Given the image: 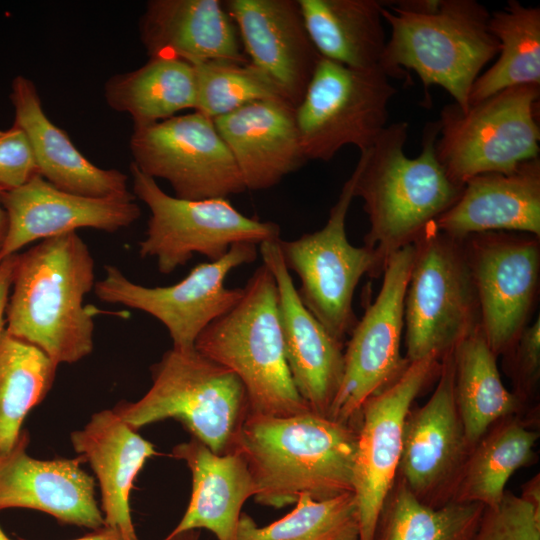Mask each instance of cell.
<instances>
[{"mask_svg": "<svg viewBox=\"0 0 540 540\" xmlns=\"http://www.w3.org/2000/svg\"><path fill=\"white\" fill-rule=\"evenodd\" d=\"M408 128L405 121L388 124L357 162L354 195L363 200L370 224L364 245L375 251L384 268L391 255L413 244L463 190L436 157L438 122L425 126L421 152L414 158L404 152Z\"/></svg>", "mask_w": 540, "mask_h": 540, "instance_id": "obj_4", "label": "cell"}, {"mask_svg": "<svg viewBox=\"0 0 540 540\" xmlns=\"http://www.w3.org/2000/svg\"><path fill=\"white\" fill-rule=\"evenodd\" d=\"M319 55L352 69L380 67L386 46L378 0H297Z\"/></svg>", "mask_w": 540, "mask_h": 540, "instance_id": "obj_28", "label": "cell"}, {"mask_svg": "<svg viewBox=\"0 0 540 540\" xmlns=\"http://www.w3.org/2000/svg\"><path fill=\"white\" fill-rule=\"evenodd\" d=\"M151 374L152 385L143 397L113 408L124 422L138 430L172 418L215 454L236 450L250 411L245 388L233 371L196 348L172 347Z\"/></svg>", "mask_w": 540, "mask_h": 540, "instance_id": "obj_6", "label": "cell"}, {"mask_svg": "<svg viewBox=\"0 0 540 540\" xmlns=\"http://www.w3.org/2000/svg\"><path fill=\"white\" fill-rule=\"evenodd\" d=\"M471 540H540V512L506 490L499 504L484 507Z\"/></svg>", "mask_w": 540, "mask_h": 540, "instance_id": "obj_37", "label": "cell"}, {"mask_svg": "<svg viewBox=\"0 0 540 540\" xmlns=\"http://www.w3.org/2000/svg\"><path fill=\"white\" fill-rule=\"evenodd\" d=\"M453 363L455 401L471 447L498 421L522 415L527 403L504 386L481 326L454 348Z\"/></svg>", "mask_w": 540, "mask_h": 540, "instance_id": "obj_29", "label": "cell"}, {"mask_svg": "<svg viewBox=\"0 0 540 540\" xmlns=\"http://www.w3.org/2000/svg\"><path fill=\"white\" fill-rule=\"evenodd\" d=\"M200 530L192 529L178 533H170L163 540H199Z\"/></svg>", "mask_w": 540, "mask_h": 540, "instance_id": "obj_43", "label": "cell"}, {"mask_svg": "<svg viewBox=\"0 0 540 540\" xmlns=\"http://www.w3.org/2000/svg\"><path fill=\"white\" fill-rule=\"evenodd\" d=\"M150 58L191 65L209 61L247 63L237 27L219 0H151L139 21Z\"/></svg>", "mask_w": 540, "mask_h": 540, "instance_id": "obj_23", "label": "cell"}, {"mask_svg": "<svg viewBox=\"0 0 540 540\" xmlns=\"http://www.w3.org/2000/svg\"><path fill=\"white\" fill-rule=\"evenodd\" d=\"M172 456L192 474V493L184 515L171 531L207 529L218 540H236L241 510L256 486L240 452L218 455L196 438L176 445Z\"/></svg>", "mask_w": 540, "mask_h": 540, "instance_id": "obj_27", "label": "cell"}, {"mask_svg": "<svg viewBox=\"0 0 540 540\" xmlns=\"http://www.w3.org/2000/svg\"><path fill=\"white\" fill-rule=\"evenodd\" d=\"M17 254L10 255L0 262V335L6 328V308L13 284Z\"/></svg>", "mask_w": 540, "mask_h": 540, "instance_id": "obj_40", "label": "cell"}, {"mask_svg": "<svg viewBox=\"0 0 540 540\" xmlns=\"http://www.w3.org/2000/svg\"><path fill=\"white\" fill-rule=\"evenodd\" d=\"M391 29L380 68L389 78H420L425 93L442 87L461 110L469 108L471 88L499 51L489 29L490 12L475 0L384 1Z\"/></svg>", "mask_w": 540, "mask_h": 540, "instance_id": "obj_3", "label": "cell"}, {"mask_svg": "<svg viewBox=\"0 0 540 540\" xmlns=\"http://www.w3.org/2000/svg\"><path fill=\"white\" fill-rule=\"evenodd\" d=\"M95 283L93 256L77 232L42 240L17 254L5 331L57 366L78 362L94 348L96 310L84 300Z\"/></svg>", "mask_w": 540, "mask_h": 540, "instance_id": "obj_1", "label": "cell"}, {"mask_svg": "<svg viewBox=\"0 0 540 540\" xmlns=\"http://www.w3.org/2000/svg\"><path fill=\"white\" fill-rule=\"evenodd\" d=\"M404 298L408 363L442 359L481 326L476 287L463 240L430 224L413 243Z\"/></svg>", "mask_w": 540, "mask_h": 540, "instance_id": "obj_7", "label": "cell"}, {"mask_svg": "<svg viewBox=\"0 0 540 540\" xmlns=\"http://www.w3.org/2000/svg\"><path fill=\"white\" fill-rule=\"evenodd\" d=\"M459 240L485 232H517L540 238V159L509 173L470 178L456 202L434 222Z\"/></svg>", "mask_w": 540, "mask_h": 540, "instance_id": "obj_24", "label": "cell"}, {"mask_svg": "<svg viewBox=\"0 0 540 540\" xmlns=\"http://www.w3.org/2000/svg\"><path fill=\"white\" fill-rule=\"evenodd\" d=\"M357 426L312 410L245 419L236 450L256 486L257 503L274 508L295 503L300 494L326 500L353 493Z\"/></svg>", "mask_w": 540, "mask_h": 540, "instance_id": "obj_2", "label": "cell"}, {"mask_svg": "<svg viewBox=\"0 0 540 540\" xmlns=\"http://www.w3.org/2000/svg\"><path fill=\"white\" fill-rule=\"evenodd\" d=\"M358 174L357 164L321 229L294 240H279L285 265L300 280L297 292L302 303L344 344L358 321L353 297L359 281L364 275L378 278L384 271L374 250L354 246L347 238L346 218Z\"/></svg>", "mask_w": 540, "mask_h": 540, "instance_id": "obj_10", "label": "cell"}, {"mask_svg": "<svg viewBox=\"0 0 540 540\" xmlns=\"http://www.w3.org/2000/svg\"><path fill=\"white\" fill-rule=\"evenodd\" d=\"M29 434L0 457V510L28 508L59 522L92 530L104 525L95 498V481L81 468V459L39 460L27 454Z\"/></svg>", "mask_w": 540, "mask_h": 540, "instance_id": "obj_21", "label": "cell"}, {"mask_svg": "<svg viewBox=\"0 0 540 540\" xmlns=\"http://www.w3.org/2000/svg\"><path fill=\"white\" fill-rule=\"evenodd\" d=\"M14 124L26 134L39 174L56 188L91 198L122 196L128 190V177L116 169H102L90 162L69 136L45 114L34 83L22 76L11 84Z\"/></svg>", "mask_w": 540, "mask_h": 540, "instance_id": "obj_25", "label": "cell"}, {"mask_svg": "<svg viewBox=\"0 0 540 540\" xmlns=\"http://www.w3.org/2000/svg\"><path fill=\"white\" fill-rule=\"evenodd\" d=\"M195 348L238 376L251 414L286 417L311 410L288 367L276 283L264 264L248 279L240 301L198 336Z\"/></svg>", "mask_w": 540, "mask_h": 540, "instance_id": "obj_5", "label": "cell"}, {"mask_svg": "<svg viewBox=\"0 0 540 540\" xmlns=\"http://www.w3.org/2000/svg\"><path fill=\"white\" fill-rule=\"evenodd\" d=\"M295 508L260 527L242 513L236 540H359V516L354 493L326 500L300 494Z\"/></svg>", "mask_w": 540, "mask_h": 540, "instance_id": "obj_35", "label": "cell"}, {"mask_svg": "<svg viewBox=\"0 0 540 540\" xmlns=\"http://www.w3.org/2000/svg\"><path fill=\"white\" fill-rule=\"evenodd\" d=\"M520 497L540 512V479L539 474L532 477L522 486Z\"/></svg>", "mask_w": 540, "mask_h": 540, "instance_id": "obj_42", "label": "cell"}, {"mask_svg": "<svg viewBox=\"0 0 540 540\" xmlns=\"http://www.w3.org/2000/svg\"><path fill=\"white\" fill-rule=\"evenodd\" d=\"M248 62L263 73L295 108L302 100L320 55L297 0H227Z\"/></svg>", "mask_w": 540, "mask_h": 540, "instance_id": "obj_20", "label": "cell"}, {"mask_svg": "<svg viewBox=\"0 0 540 540\" xmlns=\"http://www.w3.org/2000/svg\"><path fill=\"white\" fill-rule=\"evenodd\" d=\"M440 365L437 355L409 363L394 383L361 408L353 475L359 540L373 538L380 509L398 474L406 415L419 394L438 378Z\"/></svg>", "mask_w": 540, "mask_h": 540, "instance_id": "obj_16", "label": "cell"}, {"mask_svg": "<svg viewBox=\"0 0 540 540\" xmlns=\"http://www.w3.org/2000/svg\"><path fill=\"white\" fill-rule=\"evenodd\" d=\"M257 256V245L237 243L221 259L193 267L178 283L158 287L134 283L118 267L106 265L105 275L96 281L94 292L103 302L153 316L168 330L173 348L192 349L204 329L230 311L243 296V288L226 287L228 274L253 263Z\"/></svg>", "mask_w": 540, "mask_h": 540, "instance_id": "obj_12", "label": "cell"}, {"mask_svg": "<svg viewBox=\"0 0 540 540\" xmlns=\"http://www.w3.org/2000/svg\"><path fill=\"white\" fill-rule=\"evenodd\" d=\"M130 149L139 170L166 180L178 198H228L246 191L213 119L198 111L134 127Z\"/></svg>", "mask_w": 540, "mask_h": 540, "instance_id": "obj_14", "label": "cell"}, {"mask_svg": "<svg viewBox=\"0 0 540 540\" xmlns=\"http://www.w3.org/2000/svg\"><path fill=\"white\" fill-rule=\"evenodd\" d=\"M0 540H12L10 539L0 526Z\"/></svg>", "mask_w": 540, "mask_h": 540, "instance_id": "obj_45", "label": "cell"}, {"mask_svg": "<svg viewBox=\"0 0 540 540\" xmlns=\"http://www.w3.org/2000/svg\"><path fill=\"white\" fill-rule=\"evenodd\" d=\"M539 433L522 416L502 419L472 446L453 486L450 502L500 503L510 477L535 460Z\"/></svg>", "mask_w": 540, "mask_h": 540, "instance_id": "obj_30", "label": "cell"}, {"mask_svg": "<svg viewBox=\"0 0 540 540\" xmlns=\"http://www.w3.org/2000/svg\"><path fill=\"white\" fill-rule=\"evenodd\" d=\"M130 171L134 195L151 213L139 255L154 258L162 274L185 265L194 254L216 261L234 244L259 246L280 239L276 223L244 215L228 198L181 199L165 193L133 162Z\"/></svg>", "mask_w": 540, "mask_h": 540, "instance_id": "obj_9", "label": "cell"}, {"mask_svg": "<svg viewBox=\"0 0 540 540\" xmlns=\"http://www.w3.org/2000/svg\"><path fill=\"white\" fill-rule=\"evenodd\" d=\"M484 507L475 502L429 506L397 476L380 509L372 540H471Z\"/></svg>", "mask_w": 540, "mask_h": 540, "instance_id": "obj_33", "label": "cell"}, {"mask_svg": "<svg viewBox=\"0 0 540 540\" xmlns=\"http://www.w3.org/2000/svg\"><path fill=\"white\" fill-rule=\"evenodd\" d=\"M213 121L246 190L272 188L307 161L295 107L284 99L255 101Z\"/></svg>", "mask_w": 540, "mask_h": 540, "instance_id": "obj_22", "label": "cell"}, {"mask_svg": "<svg viewBox=\"0 0 540 540\" xmlns=\"http://www.w3.org/2000/svg\"><path fill=\"white\" fill-rule=\"evenodd\" d=\"M279 240L260 244L259 251L276 283L286 360L300 396L312 411L328 416L343 377L345 344L302 303Z\"/></svg>", "mask_w": 540, "mask_h": 540, "instance_id": "obj_18", "label": "cell"}, {"mask_svg": "<svg viewBox=\"0 0 540 540\" xmlns=\"http://www.w3.org/2000/svg\"><path fill=\"white\" fill-rule=\"evenodd\" d=\"M107 104L128 113L134 127L151 125L197 105L193 65L176 59L150 58L140 68L112 76L105 84Z\"/></svg>", "mask_w": 540, "mask_h": 540, "instance_id": "obj_31", "label": "cell"}, {"mask_svg": "<svg viewBox=\"0 0 540 540\" xmlns=\"http://www.w3.org/2000/svg\"><path fill=\"white\" fill-rule=\"evenodd\" d=\"M193 66L197 87L195 111L211 119L255 101L284 99L275 85L249 62L209 61Z\"/></svg>", "mask_w": 540, "mask_h": 540, "instance_id": "obj_36", "label": "cell"}, {"mask_svg": "<svg viewBox=\"0 0 540 540\" xmlns=\"http://www.w3.org/2000/svg\"><path fill=\"white\" fill-rule=\"evenodd\" d=\"M40 175L31 144L17 125L0 130V192L13 190Z\"/></svg>", "mask_w": 540, "mask_h": 540, "instance_id": "obj_39", "label": "cell"}, {"mask_svg": "<svg viewBox=\"0 0 540 540\" xmlns=\"http://www.w3.org/2000/svg\"><path fill=\"white\" fill-rule=\"evenodd\" d=\"M396 93L380 67L352 69L320 57L295 108L307 161H329L347 145L370 149L388 126V105Z\"/></svg>", "mask_w": 540, "mask_h": 540, "instance_id": "obj_11", "label": "cell"}, {"mask_svg": "<svg viewBox=\"0 0 540 540\" xmlns=\"http://www.w3.org/2000/svg\"><path fill=\"white\" fill-rule=\"evenodd\" d=\"M57 365L37 347L0 335V457L19 441L28 413L52 388Z\"/></svg>", "mask_w": 540, "mask_h": 540, "instance_id": "obj_34", "label": "cell"}, {"mask_svg": "<svg viewBox=\"0 0 540 540\" xmlns=\"http://www.w3.org/2000/svg\"><path fill=\"white\" fill-rule=\"evenodd\" d=\"M540 85L504 89L461 110L448 104L440 112L436 157L460 186L472 177L509 173L538 158Z\"/></svg>", "mask_w": 540, "mask_h": 540, "instance_id": "obj_8", "label": "cell"}, {"mask_svg": "<svg viewBox=\"0 0 540 540\" xmlns=\"http://www.w3.org/2000/svg\"><path fill=\"white\" fill-rule=\"evenodd\" d=\"M413 256L411 244L389 257L377 297L349 335L342 381L328 414L334 420L357 426L363 404L394 383L409 364L400 343Z\"/></svg>", "mask_w": 540, "mask_h": 540, "instance_id": "obj_13", "label": "cell"}, {"mask_svg": "<svg viewBox=\"0 0 540 540\" xmlns=\"http://www.w3.org/2000/svg\"><path fill=\"white\" fill-rule=\"evenodd\" d=\"M453 350L441 359L431 397L424 405L410 408L403 426L397 476L420 501L432 507L450 502L472 448L455 401Z\"/></svg>", "mask_w": 540, "mask_h": 540, "instance_id": "obj_17", "label": "cell"}, {"mask_svg": "<svg viewBox=\"0 0 540 540\" xmlns=\"http://www.w3.org/2000/svg\"><path fill=\"white\" fill-rule=\"evenodd\" d=\"M513 392L524 402L535 396L540 380V317L522 331L515 344L502 355Z\"/></svg>", "mask_w": 540, "mask_h": 540, "instance_id": "obj_38", "label": "cell"}, {"mask_svg": "<svg viewBox=\"0 0 540 540\" xmlns=\"http://www.w3.org/2000/svg\"><path fill=\"white\" fill-rule=\"evenodd\" d=\"M480 307L481 329L498 357L530 324L539 293L540 238L485 232L463 239Z\"/></svg>", "mask_w": 540, "mask_h": 540, "instance_id": "obj_15", "label": "cell"}, {"mask_svg": "<svg viewBox=\"0 0 540 540\" xmlns=\"http://www.w3.org/2000/svg\"><path fill=\"white\" fill-rule=\"evenodd\" d=\"M1 193V192H0ZM8 231V217L0 200V252L3 248Z\"/></svg>", "mask_w": 540, "mask_h": 540, "instance_id": "obj_44", "label": "cell"}, {"mask_svg": "<svg viewBox=\"0 0 540 540\" xmlns=\"http://www.w3.org/2000/svg\"><path fill=\"white\" fill-rule=\"evenodd\" d=\"M8 217L0 262L36 240L81 228L116 232L141 215L135 195L91 198L60 190L41 175L13 190L0 193Z\"/></svg>", "mask_w": 540, "mask_h": 540, "instance_id": "obj_19", "label": "cell"}, {"mask_svg": "<svg viewBox=\"0 0 540 540\" xmlns=\"http://www.w3.org/2000/svg\"><path fill=\"white\" fill-rule=\"evenodd\" d=\"M74 450L90 463L101 489L104 525L120 529L128 540H139L129 496L147 459L157 455L154 445L113 410L91 416L83 429L72 432Z\"/></svg>", "mask_w": 540, "mask_h": 540, "instance_id": "obj_26", "label": "cell"}, {"mask_svg": "<svg viewBox=\"0 0 540 540\" xmlns=\"http://www.w3.org/2000/svg\"><path fill=\"white\" fill-rule=\"evenodd\" d=\"M15 540H28L17 537ZM73 540H128L123 532L115 527L103 525L102 527L93 530L91 533L83 537Z\"/></svg>", "mask_w": 540, "mask_h": 540, "instance_id": "obj_41", "label": "cell"}, {"mask_svg": "<svg viewBox=\"0 0 540 540\" xmlns=\"http://www.w3.org/2000/svg\"><path fill=\"white\" fill-rule=\"evenodd\" d=\"M489 29L499 42L498 58L475 80L469 106L518 85H540V8L509 0L490 13Z\"/></svg>", "mask_w": 540, "mask_h": 540, "instance_id": "obj_32", "label": "cell"}]
</instances>
